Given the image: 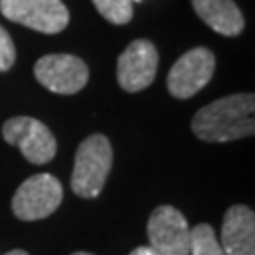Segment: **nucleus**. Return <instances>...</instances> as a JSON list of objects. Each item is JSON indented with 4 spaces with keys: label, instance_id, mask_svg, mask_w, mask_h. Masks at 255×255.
I'll return each mask as SVG.
<instances>
[{
    "label": "nucleus",
    "instance_id": "14",
    "mask_svg": "<svg viewBox=\"0 0 255 255\" xmlns=\"http://www.w3.org/2000/svg\"><path fill=\"white\" fill-rule=\"evenodd\" d=\"M15 63V46L9 38L8 30L0 25V72L9 70Z\"/></svg>",
    "mask_w": 255,
    "mask_h": 255
},
{
    "label": "nucleus",
    "instance_id": "6",
    "mask_svg": "<svg viewBox=\"0 0 255 255\" xmlns=\"http://www.w3.org/2000/svg\"><path fill=\"white\" fill-rule=\"evenodd\" d=\"M216 70V57L206 47H195L182 55L168 72L166 87L176 99H191L206 87Z\"/></svg>",
    "mask_w": 255,
    "mask_h": 255
},
{
    "label": "nucleus",
    "instance_id": "4",
    "mask_svg": "<svg viewBox=\"0 0 255 255\" xmlns=\"http://www.w3.org/2000/svg\"><path fill=\"white\" fill-rule=\"evenodd\" d=\"M0 11L9 21L44 34L61 32L70 21L63 0H0Z\"/></svg>",
    "mask_w": 255,
    "mask_h": 255
},
{
    "label": "nucleus",
    "instance_id": "13",
    "mask_svg": "<svg viewBox=\"0 0 255 255\" xmlns=\"http://www.w3.org/2000/svg\"><path fill=\"white\" fill-rule=\"evenodd\" d=\"M93 4L114 25H125L132 19V0H93Z\"/></svg>",
    "mask_w": 255,
    "mask_h": 255
},
{
    "label": "nucleus",
    "instance_id": "3",
    "mask_svg": "<svg viewBox=\"0 0 255 255\" xmlns=\"http://www.w3.org/2000/svg\"><path fill=\"white\" fill-rule=\"evenodd\" d=\"M63 202V185L51 174H36L21 183L11 201L15 218L36 221L51 216Z\"/></svg>",
    "mask_w": 255,
    "mask_h": 255
},
{
    "label": "nucleus",
    "instance_id": "10",
    "mask_svg": "<svg viewBox=\"0 0 255 255\" xmlns=\"http://www.w3.org/2000/svg\"><path fill=\"white\" fill-rule=\"evenodd\" d=\"M221 248L225 255H255V214L252 208L231 206L221 225Z\"/></svg>",
    "mask_w": 255,
    "mask_h": 255
},
{
    "label": "nucleus",
    "instance_id": "11",
    "mask_svg": "<svg viewBox=\"0 0 255 255\" xmlns=\"http://www.w3.org/2000/svg\"><path fill=\"white\" fill-rule=\"evenodd\" d=\"M193 8L218 34L237 36L244 30V15L233 0H193Z\"/></svg>",
    "mask_w": 255,
    "mask_h": 255
},
{
    "label": "nucleus",
    "instance_id": "9",
    "mask_svg": "<svg viewBox=\"0 0 255 255\" xmlns=\"http://www.w3.org/2000/svg\"><path fill=\"white\" fill-rule=\"evenodd\" d=\"M159 66V55L149 40H134L119 55L118 82L127 93H138L149 87Z\"/></svg>",
    "mask_w": 255,
    "mask_h": 255
},
{
    "label": "nucleus",
    "instance_id": "12",
    "mask_svg": "<svg viewBox=\"0 0 255 255\" xmlns=\"http://www.w3.org/2000/svg\"><path fill=\"white\" fill-rule=\"evenodd\" d=\"M189 254L191 255H225L214 229L199 223L189 231Z\"/></svg>",
    "mask_w": 255,
    "mask_h": 255
},
{
    "label": "nucleus",
    "instance_id": "17",
    "mask_svg": "<svg viewBox=\"0 0 255 255\" xmlns=\"http://www.w3.org/2000/svg\"><path fill=\"white\" fill-rule=\"evenodd\" d=\"M72 255H91V254H85V252H76V254H72Z\"/></svg>",
    "mask_w": 255,
    "mask_h": 255
},
{
    "label": "nucleus",
    "instance_id": "7",
    "mask_svg": "<svg viewBox=\"0 0 255 255\" xmlns=\"http://www.w3.org/2000/svg\"><path fill=\"white\" fill-rule=\"evenodd\" d=\"M34 76L46 89L57 95L82 91L89 80V68L74 55H46L34 64Z\"/></svg>",
    "mask_w": 255,
    "mask_h": 255
},
{
    "label": "nucleus",
    "instance_id": "5",
    "mask_svg": "<svg viewBox=\"0 0 255 255\" xmlns=\"http://www.w3.org/2000/svg\"><path fill=\"white\" fill-rule=\"evenodd\" d=\"M2 136L9 146L19 147L28 163L46 164L57 151V142L51 130L38 119L25 116L8 119L2 125Z\"/></svg>",
    "mask_w": 255,
    "mask_h": 255
},
{
    "label": "nucleus",
    "instance_id": "16",
    "mask_svg": "<svg viewBox=\"0 0 255 255\" xmlns=\"http://www.w3.org/2000/svg\"><path fill=\"white\" fill-rule=\"evenodd\" d=\"M4 255H28L27 252H23V250H13V252H8V254Z\"/></svg>",
    "mask_w": 255,
    "mask_h": 255
},
{
    "label": "nucleus",
    "instance_id": "2",
    "mask_svg": "<svg viewBox=\"0 0 255 255\" xmlns=\"http://www.w3.org/2000/svg\"><path fill=\"white\" fill-rule=\"evenodd\" d=\"M112 146L104 134L85 138L76 151V163L70 180L72 191L82 199L99 197L112 170Z\"/></svg>",
    "mask_w": 255,
    "mask_h": 255
},
{
    "label": "nucleus",
    "instance_id": "15",
    "mask_svg": "<svg viewBox=\"0 0 255 255\" xmlns=\"http://www.w3.org/2000/svg\"><path fill=\"white\" fill-rule=\"evenodd\" d=\"M128 255H159L151 246H140L136 250H132Z\"/></svg>",
    "mask_w": 255,
    "mask_h": 255
},
{
    "label": "nucleus",
    "instance_id": "1",
    "mask_svg": "<svg viewBox=\"0 0 255 255\" xmlns=\"http://www.w3.org/2000/svg\"><path fill=\"white\" fill-rule=\"evenodd\" d=\"M255 99L252 93L229 95L195 114L191 128L204 142H231L255 132Z\"/></svg>",
    "mask_w": 255,
    "mask_h": 255
},
{
    "label": "nucleus",
    "instance_id": "8",
    "mask_svg": "<svg viewBox=\"0 0 255 255\" xmlns=\"http://www.w3.org/2000/svg\"><path fill=\"white\" fill-rule=\"evenodd\" d=\"M189 231L182 212L168 204L155 208L147 221L149 246L159 255H189Z\"/></svg>",
    "mask_w": 255,
    "mask_h": 255
}]
</instances>
